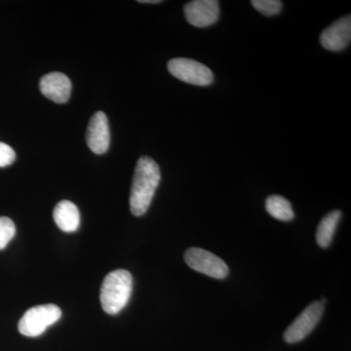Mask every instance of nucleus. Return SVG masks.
Masks as SVG:
<instances>
[{
    "label": "nucleus",
    "instance_id": "1",
    "mask_svg": "<svg viewBox=\"0 0 351 351\" xmlns=\"http://www.w3.org/2000/svg\"><path fill=\"white\" fill-rule=\"evenodd\" d=\"M161 175L158 164L149 156L138 159L130 193V210L134 216H143L151 206Z\"/></svg>",
    "mask_w": 351,
    "mask_h": 351
},
{
    "label": "nucleus",
    "instance_id": "2",
    "mask_svg": "<svg viewBox=\"0 0 351 351\" xmlns=\"http://www.w3.org/2000/svg\"><path fill=\"white\" fill-rule=\"evenodd\" d=\"M133 290V277L125 269H117L104 279L101 288V304L110 315L119 313L128 304Z\"/></svg>",
    "mask_w": 351,
    "mask_h": 351
},
{
    "label": "nucleus",
    "instance_id": "3",
    "mask_svg": "<svg viewBox=\"0 0 351 351\" xmlns=\"http://www.w3.org/2000/svg\"><path fill=\"white\" fill-rule=\"evenodd\" d=\"M61 316V309L56 304L32 307L21 318L18 329L24 336L36 338L59 321Z\"/></svg>",
    "mask_w": 351,
    "mask_h": 351
},
{
    "label": "nucleus",
    "instance_id": "4",
    "mask_svg": "<svg viewBox=\"0 0 351 351\" xmlns=\"http://www.w3.org/2000/svg\"><path fill=\"white\" fill-rule=\"evenodd\" d=\"M167 66L171 75L189 84L208 86L214 82L211 69L193 59L175 58L170 60Z\"/></svg>",
    "mask_w": 351,
    "mask_h": 351
},
{
    "label": "nucleus",
    "instance_id": "5",
    "mask_svg": "<svg viewBox=\"0 0 351 351\" xmlns=\"http://www.w3.org/2000/svg\"><path fill=\"white\" fill-rule=\"evenodd\" d=\"M184 261L191 269L213 278H226L230 272L228 265L221 258L204 249L189 248L184 254Z\"/></svg>",
    "mask_w": 351,
    "mask_h": 351
},
{
    "label": "nucleus",
    "instance_id": "6",
    "mask_svg": "<svg viewBox=\"0 0 351 351\" xmlns=\"http://www.w3.org/2000/svg\"><path fill=\"white\" fill-rule=\"evenodd\" d=\"M324 313L323 302H313L304 309L284 332V339L288 343H295L308 336L319 322Z\"/></svg>",
    "mask_w": 351,
    "mask_h": 351
},
{
    "label": "nucleus",
    "instance_id": "7",
    "mask_svg": "<svg viewBox=\"0 0 351 351\" xmlns=\"http://www.w3.org/2000/svg\"><path fill=\"white\" fill-rule=\"evenodd\" d=\"M184 16L191 25L206 27L219 20V3L217 0H195L184 6Z\"/></svg>",
    "mask_w": 351,
    "mask_h": 351
},
{
    "label": "nucleus",
    "instance_id": "8",
    "mask_svg": "<svg viewBox=\"0 0 351 351\" xmlns=\"http://www.w3.org/2000/svg\"><path fill=\"white\" fill-rule=\"evenodd\" d=\"M88 147L96 154H104L110 147V133L107 115L97 112L90 119L87 128Z\"/></svg>",
    "mask_w": 351,
    "mask_h": 351
},
{
    "label": "nucleus",
    "instance_id": "9",
    "mask_svg": "<svg viewBox=\"0 0 351 351\" xmlns=\"http://www.w3.org/2000/svg\"><path fill=\"white\" fill-rule=\"evenodd\" d=\"M351 40V16L348 15L327 27L320 36L323 48L338 52L346 49Z\"/></svg>",
    "mask_w": 351,
    "mask_h": 351
},
{
    "label": "nucleus",
    "instance_id": "10",
    "mask_svg": "<svg viewBox=\"0 0 351 351\" xmlns=\"http://www.w3.org/2000/svg\"><path fill=\"white\" fill-rule=\"evenodd\" d=\"M43 96L57 104H64L71 97V82L62 73H50L43 76L39 82Z\"/></svg>",
    "mask_w": 351,
    "mask_h": 351
},
{
    "label": "nucleus",
    "instance_id": "11",
    "mask_svg": "<svg viewBox=\"0 0 351 351\" xmlns=\"http://www.w3.org/2000/svg\"><path fill=\"white\" fill-rule=\"evenodd\" d=\"M55 223L64 232H73L80 225V210L75 203L63 200L58 203L53 212Z\"/></svg>",
    "mask_w": 351,
    "mask_h": 351
},
{
    "label": "nucleus",
    "instance_id": "12",
    "mask_svg": "<svg viewBox=\"0 0 351 351\" xmlns=\"http://www.w3.org/2000/svg\"><path fill=\"white\" fill-rule=\"evenodd\" d=\"M341 218V212L339 210H335L321 219L316 230V241L321 248H328L331 244Z\"/></svg>",
    "mask_w": 351,
    "mask_h": 351
},
{
    "label": "nucleus",
    "instance_id": "13",
    "mask_svg": "<svg viewBox=\"0 0 351 351\" xmlns=\"http://www.w3.org/2000/svg\"><path fill=\"white\" fill-rule=\"evenodd\" d=\"M265 209L270 216L279 221H290L295 217L291 203L280 195H271L267 197L265 201Z\"/></svg>",
    "mask_w": 351,
    "mask_h": 351
},
{
    "label": "nucleus",
    "instance_id": "14",
    "mask_svg": "<svg viewBox=\"0 0 351 351\" xmlns=\"http://www.w3.org/2000/svg\"><path fill=\"white\" fill-rule=\"evenodd\" d=\"M251 4L256 10L267 17L277 15L282 10V2L279 0H253Z\"/></svg>",
    "mask_w": 351,
    "mask_h": 351
},
{
    "label": "nucleus",
    "instance_id": "15",
    "mask_svg": "<svg viewBox=\"0 0 351 351\" xmlns=\"http://www.w3.org/2000/svg\"><path fill=\"white\" fill-rule=\"evenodd\" d=\"M16 234V226L12 219L7 217H0V250L9 244Z\"/></svg>",
    "mask_w": 351,
    "mask_h": 351
},
{
    "label": "nucleus",
    "instance_id": "16",
    "mask_svg": "<svg viewBox=\"0 0 351 351\" xmlns=\"http://www.w3.org/2000/svg\"><path fill=\"white\" fill-rule=\"evenodd\" d=\"M15 159L16 154L12 147L0 142V168L11 165Z\"/></svg>",
    "mask_w": 351,
    "mask_h": 351
},
{
    "label": "nucleus",
    "instance_id": "17",
    "mask_svg": "<svg viewBox=\"0 0 351 351\" xmlns=\"http://www.w3.org/2000/svg\"><path fill=\"white\" fill-rule=\"evenodd\" d=\"M140 3H152V4H156V3H161L160 0H140Z\"/></svg>",
    "mask_w": 351,
    "mask_h": 351
}]
</instances>
